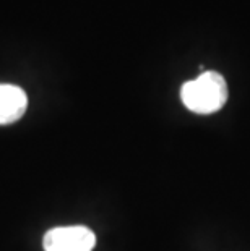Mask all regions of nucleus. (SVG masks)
I'll list each match as a JSON object with an SVG mask.
<instances>
[{
  "instance_id": "f03ea898",
  "label": "nucleus",
  "mask_w": 250,
  "mask_h": 251,
  "mask_svg": "<svg viewBox=\"0 0 250 251\" xmlns=\"http://www.w3.org/2000/svg\"><path fill=\"white\" fill-rule=\"evenodd\" d=\"M46 251H93L96 235L84 226L56 227L44 235Z\"/></svg>"
},
{
  "instance_id": "f257e3e1",
  "label": "nucleus",
  "mask_w": 250,
  "mask_h": 251,
  "mask_svg": "<svg viewBox=\"0 0 250 251\" xmlns=\"http://www.w3.org/2000/svg\"><path fill=\"white\" fill-rule=\"evenodd\" d=\"M180 99L190 112L208 115L218 112L227 100L226 79L216 72H205L180 88Z\"/></svg>"
},
{
  "instance_id": "7ed1b4c3",
  "label": "nucleus",
  "mask_w": 250,
  "mask_h": 251,
  "mask_svg": "<svg viewBox=\"0 0 250 251\" xmlns=\"http://www.w3.org/2000/svg\"><path fill=\"white\" fill-rule=\"evenodd\" d=\"M28 107V96L15 84L0 83V125L20 120Z\"/></svg>"
}]
</instances>
